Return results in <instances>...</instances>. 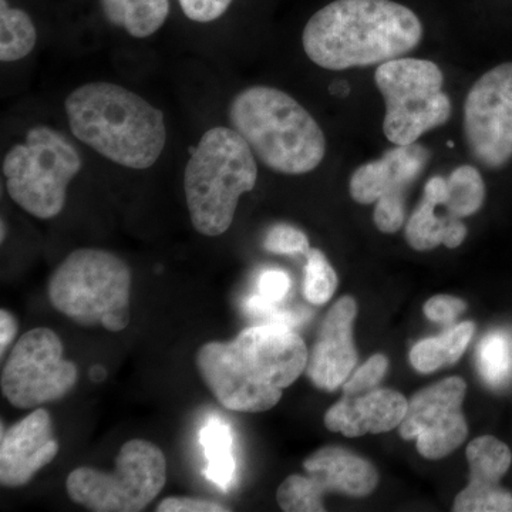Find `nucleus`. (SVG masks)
<instances>
[{"mask_svg": "<svg viewBox=\"0 0 512 512\" xmlns=\"http://www.w3.org/2000/svg\"><path fill=\"white\" fill-rule=\"evenodd\" d=\"M308 356L305 342L292 328L266 323L242 330L231 342L205 343L195 363L225 409L264 413L305 372Z\"/></svg>", "mask_w": 512, "mask_h": 512, "instance_id": "f257e3e1", "label": "nucleus"}, {"mask_svg": "<svg viewBox=\"0 0 512 512\" xmlns=\"http://www.w3.org/2000/svg\"><path fill=\"white\" fill-rule=\"evenodd\" d=\"M423 25L412 9L392 0H335L306 23V56L326 70L352 69L400 59L413 52Z\"/></svg>", "mask_w": 512, "mask_h": 512, "instance_id": "f03ea898", "label": "nucleus"}, {"mask_svg": "<svg viewBox=\"0 0 512 512\" xmlns=\"http://www.w3.org/2000/svg\"><path fill=\"white\" fill-rule=\"evenodd\" d=\"M70 130L77 140L111 163L147 170L167 143L163 111L126 87L86 83L64 101Z\"/></svg>", "mask_w": 512, "mask_h": 512, "instance_id": "7ed1b4c3", "label": "nucleus"}, {"mask_svg": "<svg viewBox=\"0 0 512 512\" xmlns=\"http://www.w3.org/2000/svg\"><path fill=\"white\" fill-rule=\"evenodd\" d=\"M229 123L275 173L308 174L325 158L326 137L318 121L275 87L252 86L238 93L229 106Z\"/></svg>", "mask_w": 512, "mask_h": 512, "instance_id": "20e7f679", "label": "nucleus"}, {"mask_svg": "<svg viewBox=\"0 0 512 512\" xmlns=\"http://www.w3.org/2000/svg\"><path fill=\"white\" fill-rule=\"evenodd\" d=\"M256 181L258 165L247 141L234 128L208 130L185 165V201L195 231L204 237L225 234L239 200Z\"/></svg>", "mask_w": 512, "mask_h": 512, "instance_id": "39448f33", "label": "nucleus"}, {"mask_svg": "<svg viewBox=\"0 0 512 512\" xmlns=\"http://www.w3.org/2000/svg\"><path fill=\"white\" fill-rule=\"evenodd\" d=\"M130 295V268L104 249H76L50 276L53 308L86 328L101 326L116 333L126 329Z\"/></svg>", "mask_w": 512, "mask_h": 512, "instance_id": "423d86ee", "label": "nucleus"}, {"mask_svg": "<svg viewBox=\"0 0 512 512\" xmlns=\"http://www.w3.org/2000/svg\"><path fill=\"white\" fill-rule=\"evenodd\" d=\"M83 167L72 141L47 126L30 128L23 143L10 148L2 171L9 197L23 211L52 220L66 205L67 188Z\"/></svg>", "mask_w": 512, "mask_h": 512, "instance_id": "0eeeda50", "label": "nucleus"}, {"mask_svg": "<svg viewBox=\"0 0 512 512\" xmlns=\"http://www.w3.org/2000/svg\"><path fill=\"white\" fill-rule=\"evenodd\" d=\"M386 114L383 133L394 146H409L427 131L444 126L451 117L450 97L443 92L444 76L430 60L400 59L379 64L375 73Z\"/></svg>", "mask_w": 512, "mask_h": 512, "instance_id": "6e6552de", "label": "nucleus"}, {"mask_svg": "<svg viewBox=\"0 0 512 512\" xmlns=\"http://www.w3.org/2000/svg\"><path fill=\"white\" fill-rule=\"evenodd\" d=\"M167 483V460L151 441L134 439L120 448L111 473L80 467L66 480L70 500L94 512H137L156 500Z\"/></svg>", "mask_w": 512, "mask_h": 512, "instance_id": "1a4fd4ad", "label": "nucleus"}, {"mask_svg": "<svg viewBox=\"0 0 512 512\" xmlns=\"http://www.w3.org/2000/svg\"><path fill=\"white\" fill-rule=\"evenodd\" d=\"M79 370L63 357V343L49 328L29 330L16 343L2 370V392L18 409L56 402L76 386Z\"/></svg>", "mask_w": 512, "mask_h": 512, "instance_id": "9d476101", "label": "nucleus"}, {"mask_svg": "<svg viewBox=\"0 0 512 512\" xmlns=\"http://www.w3.org/2000/svg\"><path fill=\"white\" fill-rule=\"evenodd\" d=\"M308 476L292 474L279 485L276 500L286 512L325 511L329 493L366 497L376 490L379 473L365 458L342 447H323L303 461Z\"/></svg>", "mask_w": 512, "mask_h": 512, "instance_id": "9b49d317", "label": "nucleus"}, {"mask_svg": "<svg viewBox=\"0 0 512 512\" xmlns=\"http://www.w3.org/2000/svg\"><path fill=\"white\" fill-rule=\"evenodd\" d=\"M464 136L478 163L500 170L512 160V62L488 70L464 104Z\"/></svg>", "mask_w": 512, "mask_h": 512, "instance_id": "f8f14e48", "label": "nucleus"}, {"mask_svg": "<svg viewBox=\"0 0 512 512\" xmlns=\"http://www.w3.org/2000/svg\"><path fill=\"white\" fill-rule=\"evenodd\" d=\"M466 390V382L454 376L414 394L399 426L400 436L416 440L417 451L427 460L450 456L468 436Z\"/></svg>", "mask_w": 512, "mask_h": 512, "instance_id": "ddd939ff", "label": "nucleus"}, {"mask_svg": "<svg viewBox=\"0 0 512 512\" xmlns=\"http://www.w3.org/2000/svg\"><path fill=\"white\" fill-rule=\"evenodd\" d=\"M356 315L355 299L342 296L320 325L305 370L313 386L320 390L335 392L346 383L356 367L357 350L353 342Z\"/></svg>", "mask_w": 512, "mask_h": 512, "instance_id": "4468645a", "label": "nucleus"}, {"mask_svg": "<svg viewBox=\"0 0 512 512\" xmlns=\"http://www.w3.org/2000/svg\"><path fill=\"white\" fill-rule=\"evenodd\" d=\"M59 453L53 436L50 414L37 407L35 412L3 431L0 440V483L3 487H23L52 463Z\"/></svg>", "mask_w": 512, "mask_h": 512, "instance_id": "2eb2a0df", "label": "nucleus"}, {"mask_svg": "<svg viewBox=\"0 0 512 512\" xmlns=\"http://www.w3.org/2000/svg\"><path fill=\"white\" fill-rule=\"evenodd\" d=\"M470 483L457 495L456 512H512V494L501 487L511 466V450L493 436L478 437L467 447Z\"/></svg>", "mask_w": 512, "mask_h": 512, "instance_id": "dca6fc26", "label": "nucleus"}, {"mask_svg": "<svg viewBox=\"0 0 512 512\" xmlns=\"http://www.w3.org/2000/svg\"><path fill=\"white\" fill-rule=\"evenodd\" d=\"M429 161L430 151L419 143L394 146L379 160L357 168L349 181L350 197L363 205L373 204L387 195L404 197Z\"/></svg>", "mask_w": 512, "mask_h": 512, "instance_id": "f3484780", "label": "nucleus"}, {"mask_svg": "<svg viewBox=\"0 0 512 512\" xmlns=\"http://www.w3.org/2000/svg\"><path fill=\"white\" fill-rule=\"evenodd\" d=\"M406 397L396 390L373 389L360 394H343L325 413V426L346 437L380 434L396 429L407 413Z\"/></svg>", "mask_w": 512, "mask_h": 512, "instance_id": "a211bd4d", "label": "nucleus"}, {"mask_svg": "<svg viewBox=\"0 0 512 512\" xmlns=\"http://www.w3.org/2000/svg\"><path fill=\"white\" fill-rule=\"evenodd\" d=\"M404 237L416 251H431L440 245L454 249L466 241L467 227L457 218L440 214L433 198L423 192L419 207L407 221Z\"/></svg>", "mask_w": 512, "mask_h": 512, "instance_id": "6ab92c4d", "label": "nucleus"}, {"mask_svg": "<svg viewBox=\"0 0 512 512\" xmlns=\"http://www.w3.org/2000/svg\"><path fill=\"white\" fill-rule=\"evenodd\" d=\"M104 18L131 37L146 39L163 28L170 0H100Z\"/></svg>", "mask_w": 512, "mask_h": 512, "instance_id": "aec40b11", "label": "nucleus"}, {"mask_svg": "<svg viewBox=\"0 0 512 512\" xmlns=\"http://www.w3.org/2000/svg\"><path fill=\"white\" fill-rule=\"evenodd\" d=\"M476 332L473 322H463L446 330L439 338L420 340L410 350V363L417 372L433 373L440 367L454 365Z\"/></svg>", "mask_w": 512, "mask_h": 512, "instance_id": "412c9836", "label": "nucleus"}, {"mask_svg": "<svg viewBox=\"0 0 512 512\" xmlns=\"http://www.w3.org/2000/svg\"><path fill=\"white\" fill-rule=\"evenodd\" d=\"M200 443L208 460V480L228 491L235 481L237 460L234 457V437L225 421L211 417L200 431Z\"/></svg>", "mask_w": 512, "mask_h": 512, "instance_id": "4be33fe9", "label": "nucleus"}, {"mask_svg": "<svg viewBox=\"0 0 512 512\" xmlns=\"http://www.w3.org/2000/svg\"><path fill=\"white\" fill-rule=\"evenodd\" d=\"M36 42V26L28 13L12 8L8 0H0V60L12 63L25 59Z\"/></svg>", "mask_w": 512, "mask_h": 512, "instance_id": "5701e85b", "label": "nucleus"}, {"mask_svg": "<svg viewBox=\"0 0 512 512\" xmlns=\"http://www.w3.org/2000/svg\"><path fill=\"white\" fill-rule=\"evenodd\" d=\"M485 201V184L473 165H460L447 177V195L443 204L457 220L471 217L481 210Z\"/></svg>", "mask_w": 512, "mask_h": 512, "instance_id": "b1692460", "label": "nucleus"}, {"mask_svg": "<svg viewBox=\"0 0 512 512\" xmlns=\"http://www.w3.org/2000/svg\"><path fill=\"white\" fill-rule=\"evenodd\" d=\"M478 369L487 384L494 389L503 387L512 376V338L495 330L478 346Z\"/></svg>", "mask_w": 512, "mask_h": 512, "instance_id": "393cba45", "label": "nucleus"}, {"mask_svg": "<svg viewBox=\"0 0 512 512\" xmlns=\"http://www.w3.org/2000/svg\"><path fill=\"white\" fill-rule=\"evenodd\" d=\"M306 256L303 295L313 305L329 302L338 288V275L328 258L318 248L309 249Z\"/></svg>", "mask_w": 512, "mask_h": 512, "instance_id": "a878e982", "label": "nucleus"}, {"mask_svg": "<svg viewBox=\"0 0 512 512\" xmlns=\"http://www.w3.org/2000/svg\"><path fill=\"white\" fill-rule=\"evenodd\" d=\"M264 248L276 255H306L311 244L301 229L288 224H276L266 234Z\"/></svg>", "mask_w": 512, "mask_h": 512, "instance_id": "bb28decb", "label": "nucleus"}, {"mask_svg": "<svg viewBox=\"0 0 512 512\" xmlns=\"http://www.w3.org/2000/svg\"><path fill=\"white\" fill-rule=\"evenodd\" d=\"M389 369V360L384 355L370 357L365 365L360 366L343 384V394H360L377 389Z\"/></svg>", "mask_w": 512, "mask_h": 512, "instance_id": "cd10ccee", "label": "nucleus"}, {"mask_svg": "<svg viewBox=\"0 0 512 512\" xmlns=\"http://www.w3.org/2000/svg\"><path fill=\"white\" fill-rule=\"evenodd\" d=\"M373 221L383 234H396L400 231L406 221V208H404V197L399 195H387L376 202Z\"/></svg>", "mask_w": 512, "mask_h": 512, "instance_id": "c85d7f7f", "label": "nucleus"}, {"mask_svg": "<svg viewBox=\"0 0 512 512\" xmlns=\"http://www.w3.org/2000/svg\"><path fill=\"white\" fill-rule=\"evenodd\" d=\"M466 309V301L450 295L434 296L424 303L426 318L441 325H451Z\"/></svg>", "mask_w": 512, "mask_h": 512, "instance_id": "c756f323", "label": "nucleus"}, {"mask_svg": "<svg viewBox=\"0 0 512 512\" xmlns=\"http://www.w3.org/2000/svg\"><path fill=\"white\" fill-rule=\"evenodd\" d=\"M234 0H178L188 19L197 23H210L225 15Z\"/></svg>", "mask_w": 512, "mask_h": 512, "instance_id": "7c9ffc66", "label": "nucleus"}, {"mask_svg": "<svg viewBox=\"0 0 512 512\" xmlns=\"http://www.w3.org/2000/svg\"><path fill=\"white\" fill-rule=\"evenodd\" d=\"M291 288V278L282 271H265L259 276L258 295L266 301L279 303Z\"/></svg>", "mask_w": 512, "mask_h": 512, "instance_id": "2f4dec72", "label": "nucleus"}, {"mask_svg": "<svg viewBox=\"0 0 512 512\" xmlns=\"http://www.w3.org/2000/svg\"><path fill=\"white\" fill-rule=\"evenodd\" d=\"M158 512H224L229 508L212 501L191 497H168L157 507Z\"/></svg>", "mask_w": 512, "mask_h": 512, "instance_id": "473e14b6", "label": "nucleus"}, {"mask_svg": "<svg viewBox=\"0 0 512 512\" xmlns=\"http://www.w3.org/2000/svg\"><path fill=\"white\" fill-rule=\"evenodd\" d=\"M18 333V320L6 309L0 311V353L5 355L6 349L16 338Z\"/></svg>", "mask_w": 512, "mask_h": 512, "instance_id": "72a5a7b5", "label": "nucleus"}, {"mask_svg": "<svg viewBox=\"0 0 512 512\" xmlns=\"http://www.w3.org/2000/svg\"><path fill=\"white\" fill-rule=\"evenodd\" d=\"M104 376H106V372H104L103 367H93L92 379L94 382H99V380L103 379Z\"/></svg>", "mask_w": 512, "mask_h": 512, "instance_id": "f704fd0d", "label": "nucleus"}, {"mask_svg": "<svg viewBox=\"0 0 512 512\" xmlns=\"http://www.w3.org/2000/svg\"><path fill=\"white\" fill-rule=\"evenodd\" d=\"M5 237H6L5 220H2V242L5 241Z\"/></svg>", "mask_w": 512, "mask_h": 512, "instance_id": "c9c22d12", "label": "nucleus"}]
</instances>
